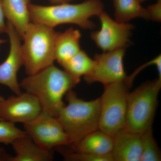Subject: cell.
Listing matches in <instances>:
<instances>
[{
    "label": "cell",
    "mask_w": 161,
    "mask_h": 161,
    "mask_svg": "<svg viewBox=\"0 0 161 161\" xmlns=\"http://www.w3.org/2000/svg\"><path fill=\"white\" fill-rule=\"evenodd\" d=\"M79 82L66 71L53 64L28 75L20 85L26 92L37 98L42 111L57 117L64 105V97Z\"/></svg>",
    "instance_id": "6da1fadb"
},
{
    "label": "cell",
    "mask_w": 161,
    "mask_h": 161,
    "mask_svg": "<svg viewBox=\"0 0 161 161\" xmlns=\"http://www.w3.org/2000/svg\"><path fill=\"white\" fill-rule=\"evenodd\" d=\"M31 22L40 23L54 28L59 25L72 24L82 29H94L95 25L91 18L98 16L104 11L102 0H86L78 4L69 3L43 6L31 3L29 5Z\"/></svg>",
    "instance_id": "7a4b0ae2"
},
{
    "label": "cell",
    "mask_w": 161,
    "mask_h": 161,
    "mask_svg": "<svg viewBox=\"0 0 161 161\" xmlns=\"http://www.w3.org/2000/svg\"><path fill=\"white\" fill-rule=\"evenodd\" d=\"M65 96L67 105H64L60 109L57 118L69 136L72 144L99 130L100 98L86 101L78 98L72 90Z\"/></svg>",
    "instance_id": "3957f363"
},
{
    "label": "cell",
    "mask_w": 161,
    "mask_h": 161,
    "mask_svg": "<svg viewBox=\"0 0 161 161\" xmlns=\"http://www.w3.org/2000/svg\"><path fill=\"white\" fill-rule=\"evenodd\" d=\"M144 69L142 65L122 80L104 86V89L100 97L101 131L113 136L124 129L128 95L136 77Z\"/></svg>",
    "instance_id": "277c9868"
},
{
    "label": "cell",
    "mask_w": 161,
    "mask_h": 161,
    "mask_svg": "<svg viewBox=\"0 0 161 161\" xmlns=\"http://www.w3.org/2000/svg\"><path fill=\"white\" fill-rule=\"evenodd\" d=\"M57 33L51 27L40 23H29L22 38L23 66L26 75H33L53 64Z\"/></svg>",
    "instance_id": "5b68a950"
},
{
    "label": "cell",
    "mask_w": 161,
    "mask_h": 161,
    "mask_svg": "<svg viewBox=\"0 0 161 161\" xmlns=\"http://www.w3.org/2000/svg\"><path fill=\"white\" fill-rule=\"evenodd\" d=\"M161 89V78L158 77L129 92L125 130L142 134L152 127Z\"/></svg>",
    "instance_id": "8992f818"
},
{
    "label": "cell",
    "mask_w": 161,
    "mask_h": 161,
    "mask_svg": "<svg viewBox=\"0 0 161 161\" xmlns=\"http://www.w3.org/2000/svg\"><path fill=\"white\" fill-rule=\"evenodd\" d=\"M24 131L44 150L70 145L71 142L57 117L42 111L32 120L23 124Z\"/></svg>",
    "instance_id": "52a82bcc"
},
{
    "label": "cell",
    "mask_w": 161,
    "mask_h": 161,
    "mask_svg": "<svg viewBox=\"0 0 161 161\" xmlns=\"http://www.w3.org/2000/svg\"><path fill=\"white\" fill-rule=\"evenodd\" d=\"M101 27L91 34L96 46L103 52L126 48L131 43V35L134 26L129 23H120L113 19L106 12L98 15Z\"/></svg>",
    "instance_id": "ba28073f"
},
{
    "label": "cell",
    "mask_w": 161,
    "mask_h": 161,
    "mask_svg": "<svg viewBox=\"0 0 161 161\" xmlns=\"http://www.w3.org/2000/svg\"><path fill=\"white\" fill-rule=\"evenodd\" d=\"M125 53V49L122 48L96 54L92 70L84 77L85 81L104 86L123 79L127 76L124 65Z\"/></svg>",
    "instance_id": "9c48e42d"
},
{
    "label": "cell",
    "mask_w": 161,
    "mask_h": 161,
    "mask_svg": "<svg viewBox=\"0 0 161 161\" xmlns=\"http://www.w3.org/2000/svg\"><path fill=\"white\" fill-rule=\"evenodd\" d=\"M0 100V120L24 124L36 118L42 111L39 100L28 92Z\"/></svg>",
    "instance_id": "30bf717a"
},
{
    "label": "cell",
    "mask_w": 161,
    "mask_h": 161,
    "mask_svg": "<svg viewBox=\"0 0 161 161\" xmlns=\"http://www.w3.org/2000/svg\"><path fill=\"white\" fill-rule=\"evenodd\" d=\"M6 33L9 36L10 49L7 58L0 64V84L7 86L15 95H19L22 93L17 79L18 72L23 66L22 38L8 21L6 23Z\"/></svg>",
    "instance_id": "8fae6325"
},
{
    "label": "cell",
    "mask_w": 161,
    "mask_h": 161,
    "mask_svg": "<svg viewBox=\"0 0 161 161\" xmlns=\"http://www.w3.org/2000/svg\"><path fill=\"white\" fill-rule=\"evenodd\" d=\"M113 161H141L142 134L123 129L113 136Z\"/></svg>",
    "instance_id": "7c38bea8"
},
{
    "label": "cell",
    "mask_w": 161,
    "mask_h": 161,
    "mask_svg": "<svg viewBox=\"0 0 161 161\" xmlns=\"http://www.w3.org/2000/svg\"><path fill=\"white\" fill-rule=\"evenodd\" d=\"M14 156L10 161H51L54 159L52 150L42 149L35 143L27 134L16 139L11 144Z\"/></svg>",
    "instance_id": "4fadbf2b"
},
{
    "label": "cell",
    "mask_w": 161,
    "mask_h": 161,
    "mask_svg": "<svg viewBox=\"0 0 161 161\" xmlns=\"http://www.w3.org/2000/svg\"><path fill=\"white\" fill-rule=\"evenodd\" d=\"M113 142V136L98 130L70 145L73 151L103 155L111 154Z\"/></svg>",
    "instance_id": "5bb4252c"
},
{
    "label": "cell",
    "mask_w": 161,
    "mask_h": 161,
    "mask_svg": "<svg viewBox=\"0 0 161 161\" xmlns=\"http://www.w3.org/2000/svg\"><path fill=\"white\" fill-rule=\"evenodd\" d=\"M81 33L74 28L58 32L55 42V58L60 65L73 58L80 50Z\"/></svg>",
    "instance_id": "9a60e30c"
},
{
    "label": "cell",
    "mask_w": 161,
    "mask_h": 161,
    "mask_svg": "<svg viewBox=\"0 0 161 161\" xmlns=\"http://www.w3.org/2000/svg\"><path fill=\"white\" fill-rule=\"evenodd\" d=\"M31 0H2L5 18L13 25L23 38L31 23L29 5Z\"/></svg>",
    "instance_id": "2e32d148"
},
{
    "label": "cell",
    "mask_w": 161,
    "mask_h": 161,
    "mask_svg": "<svg viewBox=\"0 0 161 161\" xmlns=\"http://www.w3.org/2000/svg\"><path fill=\"white\" fill-rule=\"evenodd\" d=\"M115 20L120 23H129L136 18L148 19L147 9L139 0H112Z\"/></svg>",
    "instance_id": "e0dca14e"
},
{
    "label": "cell",
    "mask_w": 161,
    "mask_h": 161,
    "mask_svg": "<svg viewBox=\"0 0 161 161\" xmlns=\"http://www.w3.org/2000/svg\"><path fill=\"white\" fill-rule=\"evenodd\" d=\"M94 64V59L81 49L61 66L74 78L80 81L81 77L86 76L90 73Z\"/></svg>",
    "instance_id": "ac0fdd59"
},
{
    "label": "cell",
    "mask_w": 161,
    "mask_h": 161,
    "mask_svg": "<svg viewBox=\"0 0 161 161\" xmlns=\"http://www.w3.org/2000/svg\"><path fill=\"white\" fill-rule=\"evenodd\" d=\"M142 154L141 161H160V150L153 137L152 127L142 133Z\"/></svg>",
    "instance_id": "d6986e66"
},
{
    "label": "cell",
    "mask_w": 161,
    "mask_h": 161,
    "mask_svg": "<svg viewBox=\"0 0 161 161\" xmlns=\"http://www.w3.org/2000/svg\"><path fill=\"white\" fill-rule=\"evenodd\" d=\"M59 152L66 161H113L112 154L97 155L87 153L67 150L61 147H58Z\"/></svg>",
    "instance_id": "ffe728a7"
},
{
    "label": "cell",
    "mask_w": 161,
    "mask_h": 161,
    "mask_svg": "<svg viewBox=\"0 0 161 161\" xmlns=\"http://www.w3.org/2000/svg\"><path fill=\"white\" fill-rule=\"evenodd\" d=\"M26 134L16 126L15 124L4 120H0V144L9 145L17 139Z\"/></svg>",
    "instance_id": "44dd1931"
},
{
    "label": "cell",
    "mask_w": 161,
    "mask_h": 161,
    "mask_svg": "<svg viewBox=\"0 0 161 161\" xmlns=\"http://www.w3.org/2000/svg\"><path fill=\"white\" fill-rule=\"evenodd\" d=\"M147 9L148 19L155 22H160L161 20V2L148 6Z\"/></svg>",
    "instance_id": "7402d4cb"
},
{
    "label": "cell",
    "mask_w": 161,
    "mask_h": 161,
    "mask_svg": "<svg viewBox=\"0 0 161 161\" xmlns=\"http://www.w3.org/2000/svg\"><path fill=\"white\" fill-rule=\"evenodd\" d=\"M5 18L2 0H0V34L6 33V23H5Z\"/></svg>",
    "instance_id": "603a6c76"
},
{
    "label": "cell",
    "mask_w": 161,
    "mask_h": 161,
    "mask_svg": "<svg viewBox=\"0 0 161 161\" xmlns=\"http://www.w3.org/2000/svg\"><path fill=\"white\" fill-rule=\"evenodd\" d=\"M12 157L3 148L0 147V161H10Z\"/></svg>",
    "instance_id": "cb8c5ba5"
},
{
    "label": "cell",
    "mask_w": 161,
    "mask_h": 161,
    "mask_svg": "<svg viewBox=\"0 0 161 161\" xmlns=\"http://www.w3.org/2000/svg\"><path fill=\"white\" fill-rule=\"evenodd\" d=\"M50 2L53 4H61V3H70L72 1H75V0H49Z\"/></svg>",
    "instance_id": "d4e9b609"
},
{
    "label": "cell",
    "mask_w": 161,
    "mask_h": 161,
    "mask_svg": "<svg viewBox=\"0 0 161 161\" xmlns=\"http://www.w3.org/2000/svg\"><path fill=\"white\" fill-rule=\"evenodd\" d=\"M6 42V40L0 39V46L3 43H5Z\"/></svg>",
    "instance_id": "484cf974"
},
{
    "label": "cell",
    "mask_w": 161,
    "mask_h": 161,
    "mask_svg": "<svg viewBox=\"0 0 161 161\" xmlns=\"http://www.w3.org/2000/svg\"><path fill=\"white\" fill-rule=\"evenodd\" d=\"M4 98L2 96V95H0V100H3V99H4Z\"/></svg>",
    "instance_id": "4316f807"
},
{
    "label": "cell",
    "mask_w": 161,
    "mask_h": 161,
    "mask_svg": "<svg viewBox=\"0 0 161 161\" xmlns=\"http://www.w3.org/2000/svg\"><path fill=\"white\" fill-rule=\"evenodd\" d=\"M141 3H143V2H145V1H147V0H139Z\"/></svg>",
    "instance_id": "83f0119b"
},
{
    "label": "cell",
    "mask_w": 161,
    "mask_h": 161,
    "mask_svg": "<svg viewBox=\"0 0 161 161\" xmlns=\"http://www.w3.org/2000/svg\"><path fill=\"white\" fill-rule=\"evenodd\" d=\"M157 1H159V2H161V0H157Z\"/></svg>",
    "instance_id": "f1b7e54d"
}]
</instances>
